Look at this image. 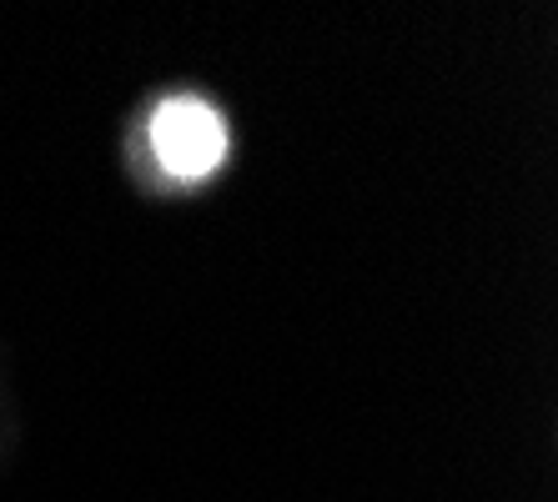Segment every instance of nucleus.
Wrapping results in <instances>:
<instances>
[{
	"instance_id": "obj_1",
	"label": "nucleus",
	"mask_w": 558,
	"mask_h": 502,
	"mask_svg": "<svg viewBox=\"0 0 558 502\" xmlns=\"http://www.w3.org/2000/svg\"><path fill=\"white\" fill-rule=\"evenodd\" d=\"M151 151L171 176L202 181L227 156V126L207 101L177 96V101H161L151 111Z\"/></svg>"
}]
</instances>
